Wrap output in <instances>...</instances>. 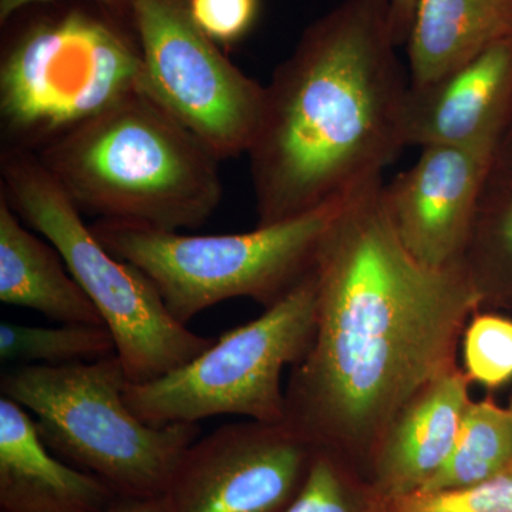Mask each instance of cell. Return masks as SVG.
<instances>
[{
  "instance_id": "obj_1",
  "label": "cell",
  "mask_w": 512,
  "mask_h": 512,
  "mask_svg": "<svg viewBox=\"0 0 512 512\" xmlns=\"http://www.w3.org/2000/svg\"><path fill=\"white\" fill-rule=\"evenodd\" d=\"M382 185L349 197L320 241L315 333L285 387L289 427L318 453L369 470L407 403L458 367V343L481 309L461 265L430 268L407 251Z\"/></svg>"
},
{
  "instance_id": "obj_2",
  "label": "cell",
  "mask_w": 512,
  "mask_h": 512,
  "mask_svg": "<svg viewBox=\"0 0 512 512\" xmlns=\"http://www.w3.org/2000/svg\"><path fill=\"white\" fill-rule=\"evenodd\" d=\"M390 0H343L311 23L265 86L248 157L256 225L278 224L383 183L406 146L409 79Z\"/></svg>"
},
{
  "instance_id": "obj_3",
  "label": "cell",
  "mask_w": 512,
  "mask_h": 512,
  "mask_svg": "<svg viewBox=\"0 0 512 512\" xmlns=\"http://www.w3.org/2000/svg\"><path fill=\"white\" fill-rule=\"evenodd\" d=\"M36 156L100 220L180 232L210 220L224 195L218 157L143 90Z\"/></svg>"
},
{
  "instance_id": "obj_4",
  "label": "cell",
  "mask_w": 512,
  "mask_h": 512,
  "mask_svg": "<svg viewBox=\"0 0 512 512\" xmlns=\"http://www.w3.org/2000/svg\"><path fill=\"white\" fill-rule=\"evenodd\" d=\"M114 18L69 9L35 20L10 40L0 59L2 150L37 154L143 90L137 37Z\"/></svg>"
},
{
  "instance_id": "obj_5",
  "label": "cell",
  "mask_w": 512,
  "mask_h": 512,
  "mask_svg": "<svg viewBox=\"0 0 512 512\" xmlns=\"http://www.w3.org/2000/svg\"><path fill=\"white\" fill-rule=\"evenodd\" d=\"M128 384L119 356L64 366H18L0 390L36 416L53 453L94 474L119 497L167 493L198 424L148 426L124 400Z\"/></svg>"
},
{
  "instance_id": "obj_6",
  "label": "cell",
  "mask_w": 512,
  "mask_h": 512,
  "mask_svg": "<svg viewBox=\"0 0 512 512\" xmlns=\"http://www.w3.org/2000/svg\"><path fill=\"white\" fill-rule=\"evenodd\" d=\"M0 197L23 224L57 249L113 335L128 382L146 383L187 365L210 348L168 312L136 266L111 255L36 154L2 150Z\"/></svg>"
},
{
  "instance_id": "obj_7",
  "label": "cell",
  "mask_w": 512,
  "mask_h": 512,
  "mask_svg": "<svg viewBox=\"0 0 512 512\" xmlns=\"http://www.w3.org/2000/svg\"><path fill=\"white\" fill-rule=\"evenodd\" d=\"M349 197L242 234L185 235L107 220L90 227L111 255L153 282L168 312L187 326L228 299L249 298L266 309L284 298L311 271L326 229Z\"/></svg>"
},
{
  "instance_id": "obj_8",
  "label": "cell",
  "mask_w": 512,
  "mask_h": 512,
  "mask_svg": "<svg viewBox=\"0 0 512 512\" xmlns=\"http://www.w3.org/2000/svg\"><path fill=\"white\" fill-rule=\"evenodd\" d=\"M315 269L258 318L222 333L187 365L146 383L128 382L124 400L148 426L198 424L214 416L286 421L282 373L301 362L316 325Z\"/></svg>"
},
{
  "instance_id": "obj_9",
  "label": "cell",
  "mask_w": 512,
  "mask_h": 512,
  "mask_svg": "<svg viewBox=\"0 0 512 512\" xmlns=\"http://www.w3.org/2000/svg\"><path fill=\"white\" fill-rule=\"evenodd\" d=\"M131 22L143 62V92L218 160L248 154L261 124L265 86L198 28L188 0H134Z\"/></svg>"
},
{
  "instance_id": "obj_10",
  "label": "cell",
  "mask_w": 512,
  "mask_h": 512,
  "mask_svg": "<svg viewBox=\"0 0 512 512\" xmlns=\"http://www.w3.org/2000/svg\"><path fill=\"white\" fill-rule=\"evenodd\" d=\"M316 448L286 423L225 424L185 451L168 512H285L306 483Z\"/></svg>"
},
{
  "instance_id": "obj_11",
  "label": "cell",
  "mask_w": 512,
  "mask_h": 512,
  "mask_svg": "<svg viewBox=\"0 0 512 512\" xmlns=\"http://www.w3.org/2000/svg\"><path fill=\"white\" fill-rule=\"evenodd\" d=\"M498 143L434 144L380 188L387 218L423 265L461 264L478 205L493 173Z\"/></svg>"
},
{
  "instance_id": "obj_12",
  "label": "cell",
  "mask_w": 512,
  "mask_h": 512,
  "mask_svg": "<svg viewBox=\"0 0 512 512\" xmlns=\"http://www.w3.org/2000/svg\"><path fill=\"white\" fill-rule=\"evenodd\" d=\"M512 117V39L433 82L409 86L406 146L500 144Z\"/></svg>"
},
{
  "instance_id": "obj_13",
  "label": "cell",
  "mask_w": 512,
  "mask_h": 512,
  "mask_svg": "<svg viewBox=\"0 0 512 512\" xmlns=\"http://www.w3.org/2000/svg\"><path fill=\"white\" fill-rule=\"evenodd\" d=\"M470 379L456 367L407 403L370 464L367 490L380 498L421 490L447 463L470 404Z\"/></svg>"
},
{
  "instance_id": "obj_14",
  "label": "cell",
  "mask_w": 512,
  "mask_h": 512,
  "mask_svg": "<svg viewBox=\"0 0 512 512\" xmlns=\"http://www.w3.org/2000/svg\"><path fill=\"white\" fill-rule=\"evenodd\" d=\"M119 495L99 477L57 458L25 407L0 400L2 512H103Z\"/></svg>"
},
{
  "instance_id": "obj_15",
  "label": "cell",
  "mask_w": 512,
  "mask_h": 512,
  "mask_svg": "<svg viewBox=\"0 0 512 512\" xmlns=\"http://www.w3.org/2000/svg\"><path fill=\"white\" fill-rule=\"evenodd\" d=\"M0 301L70 325H104L62 255L0 197Z\"/></svg>"
},
{
  "instance_id": "obj_16",
  "label": "cell",
  "mask_w": 512,
  "mask_h": 512,
  "mask_svg": "<svg viewBox=\"0 0 512 512\" xmlns=\"http://www.w3.org/2000/svg\"><path fill=\"white\" fill-rule=\"evenodd\" d=\"M512 39V0H419L407 37L409 82H433Z\"/></svg>"
},
{
  "instance_id": "obj_17",
  "label": "cell",
  "mask_w": 512,
  "mask_h": 512,
  "mask_svg": "<svg viewBox=\"0 0 512 512\" xmlns=\"http://www.w3.org/2000/svg\"><path fill=\"white\" fill-rule=\"evenodd\" d=\"M460 265L481 309L511 308L512 171L493 168Z\"/></svg>"
},
{
  "instance_id": "obj_18",
  "label": "cell",
  "mask_w": 512,
  "mask_h": 512,
  "mask_svg": "<svg viewBox=\"0 0 512 512\" xmlns=\"http://www.w3.org/2000/svg\"><path fill=\"white\" fill-rule=\"evenodd\" d=\"M512 468V410L491 399L471 400L447 463L419 491L468 487Z\"/></svg>"
},
{
  "instance_id": "obj_19",
  "label": "cell",
  "mask_w": 512,
  "mask_h": 512,
  "mask_svg": "<svg viewBox=\"0 0 512 512\" xmlns=\"http://www.w3.org/2000/svg\"><path fill=\"white\" fill-rule=\"evenodd\" d=\"M116 355V343L107 326L70 325L57 328L2 322L0 357L19 366H64L89 363Z\"/></svg>"
},
{
  "instance_id": "obj_20",
  "label": "cell",
  "mask_w": 512,
  "mask_h": 512,
  "mask_svg": "<svg viewBox=\"0 0 512 512\" xmlns=\"http://www.w3.org/2000/svg\"><path fill=\"white\" fill-rule=\"evenodd\" d=\"M366 512H512V468L468 487L380 498L367 490Z\"/></svg>"
},
{
  "instance_id": "obj_21",
  "label": "cell",
  "mask_w": 512,
  "mask_h": 512,
  "mask_svg": "<svg viewBox=\"0 0 512 512\" xmlns=\"http://www.w3.org/2000/svg\"><path fill=\"white\" fill-rule=\"evenodd\" d=\"M464 372L488 390L512 380V319L478 309L463 333Z\"/></svg>"
},
{
  "instance_id": "obj_22",
  "label": "cell",
  "mask_w": 512,
  "mask_h": 512,
  "mask_svg": "<svg viewBox=\"0 0 512 512\" xmlns=\"http://www.w3.org/2000/svg\"><path fill=\"white\" fill-rule=\"evenodd\" d=\"M367 487L357 493L336 458L316 454L301 493L285 512H366Z\"/></svg>"
},
{
  "instance_id": "obj_23",
  "label": "cell",
  "mask_w": 512,
  "mask_h": 512,
  "mask_svg": "<svg viewBox=\"0 0 512 512\" xmlns=\"http://www.w3.org/2000/svg\"><path fill=\"white\" fill-rule=\"evenodd\" d=\"M192 19L218 46L242 42L258 20L261 0H188Z\"/></svg>"
},
{
  "instance_id": "obj_24",
  "label": "cell",
  "mask_w": 512,
  "mask_h": 512,
  "mask_svg": "<svg viewBox=\"0 0 512 512\" xmlns=\"http://www.w3.org/2000/svg\"><path fill=\"white\" fill-rule=\"evenodd\" d=\"M52 2V0H0V23L5 25L13 16L18 15L23 9L37 3ZM100 8L109 10L113 15L121 19L131 20V9H133L134 0H94Z\"/></svg>"
},
{
  "instance_id": "obj_25",
  "label": "cell",
  "mask_w": 512,
  "mask_h": 512,
  "mask_svg": "<svg viewBox=\"0 0 512 512\" xmlns=\"http://www.w3.org/2000/svg\"><path fill=\"white\" fill-rule=\"evenodd\" d=\"M417 2L419 0H390V19H392L393 36L397 46L406 45Z\"/></svg>"
},
{
  "instance_id": "obj_26",
  "label": "cell",
  "mask_w": 512,
  "mask_h": 512,
  "mask_svg": "<svg viewBox=\"0 0 512 512\" xmlns=\"http://www.w3.org/2000/svg\"><path fill=\"white\" fill-rule=\"evenodd\" d=\"M103 512H168L164 495L161 497H119Z\"/></svg>"
},
{
  "instance_id": "obj_27",
  "label": "cell",
  "mask_w": 512,
  "mask_h": 512,
  "mask_svg": "<svg viewBox=\"0 0 512 512\" xmlns=\"http://www.w3.org/2000/svg\"><path fill=\"white\" fill-rule=\"evenodd\" d=\"M495 170L512 171V117L507 128H505L494 161Z\"/></svg>"
},
{
  "instance_id": "obj_28",
  "label": "cell",
  "mask_w": 512,
  "mask_h": 512,
  "mask_svg": "<svg viewBox=\"0 0 512 512\" xmlns=\"http://www.w3.org/2000/svg\"><path fill=\"white\" fill-rule=\"evenodd\" d=\"M508 407H510V409L512 410V397H511V402H510V404H508Z\"/></svg>"
}]
</instances>
